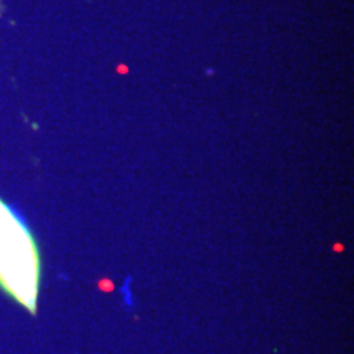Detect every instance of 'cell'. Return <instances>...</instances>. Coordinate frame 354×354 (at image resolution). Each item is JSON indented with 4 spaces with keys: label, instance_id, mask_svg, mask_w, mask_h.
<instances>
[{
    "label": "cell",
    "instance_id": "6da1fadb",
    "mask_svg": "<svg viewBox=\"0 0 354 354\" xmlns=\"http://www.w3.org/2000/svg\"><path fill=\"white\" fill-rule=\"evenodd\" d=\"M39 254L24 220L0 201V287L30 312H37Z\"/></svg>",
    "mask_w": 354,
    "mask_h": 354
}]
</instances>
